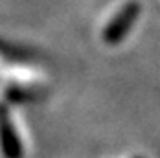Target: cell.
Masks as SVG:
<instances>
[{"mask_svg": "<svg viewBox=\"0 0 160 158\" xmlns=\"http://www.w3.org/2000/svg\"><path fill=\"white\" fill-rule=\"evenodd\" d=\"M138 11H140L138 4H134V2L129 4L123 11H120V13L116 15V18L109 24V28H105V32H103V39H105L109 44H116L118 41H122V39L125 37L127 30L132 26L134 17L138 15Z\"/></svg>", "mask_w": 160, "mask_h": 158, "instance_id": "cell-1", "label": "cell"}, {"mask_svg": "<svg viewBox=\"0 0 160 158\" xmlns=\"http://www.w3.org/2000/svg\"><path fill=\"white\" fill-rule=\"evenodd\" d=\"M0 143H2L4 155L8 158H20L22 156L20 142H18V138H17L11 123L8 121V118H2V120H0Z\"/></svg>", "mask_w": 160, "mask_h": 158, "instance_id": "cell-2", "label": "cell"}]
</instances>
